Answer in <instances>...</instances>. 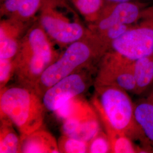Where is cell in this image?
Segmentation results:
<instances>
[{
	"label": "cell",
	"instance_id": "obj_1",
	"mask_svg": "<svg viewBox=\"0 0 153 153\" xmlns=\"http://www.w3.org/2000/svg\"><path fill=\"white\" fill-rule=\"evenodd\" d=\"M95 88L93 105L107 134L115 132L131 139L142 137L134 117V105L126 91L112 86Z\"/></svg>",
	"mask_w": 153,
	"mask_h": 153
},
{
	"label": "cell",
	"instance_id": "obj_2",
	"mask_svg": "<svg viewBox=\"0 0 153 153\" xmlns=\"http://www.w3.org/2000/svg\"><path fill=\"white\" fill-rule=\"evenodd\" d=\"M58 58L42 27L31 28L20 43L13 59L18 81L21 86L34 90L43 73Z\"/></svg>",
	"mask_w": 153,
	"mask_h": 153
},
{
	"label": "cell",
	"instance_id": "obj_3",
	"mask_svg": "<svg viewBox=\"0 0 153 153\" xmlns=\"http://www.w3.org/2000/svg\"><path fill=\"white\" fill-rule=\"evenodd\" d=\"M107 48L94 34L69 44L64 52L45 69L34 91L42 98L45 92L66 76L90 68Z\"/></svg>",
	"mask_w": 153,
	"mask_h": 153
},
{
	"label": "cell",
	"instance_id": "obj_4",
	"mask_svg": "<svg viewBox=\"0 0 153 153\" xmlns=\"http://www.w3.org/2000/svg\"><path fill=\"white\" fill-rule=\"evenodd\" d=\"M33 89L23 86L1 89V118L9 119L21 136L40 129L44 120V105Z\"/></svg>",
	"mask_w": 153,
	"mask_h": 153
},
{
	"label": "cell",
	"instance_id": "obj_5",
	"mask_svg": "<svg viewBox=\"0 0 153 153\" xmlns=\"http://www.w3.org/2000/svg\"><path fill=\"white\" fill-rule=\"evenodd\" d=\"M113 52L130 61L153 54V9L146 11L144 19L133 25L110 45Z\"/></svg>",
	"mask_w": 153,
	"mask_h": 153
},
{
	"label": "cell",
	"instance_id": "obj_6",
	"mask_svg": "<svg viewBox=\"0 0 153 153\" xmlns=\"http://www.w3.org/2000/svg\"><path fill=\"white\" fill-rule=\"evenodd\" d=\"M90 68L66 76L49 88L42 97L45 109L54 112L69 100L85 93L90 83Z\"/></svg>",
	"mask_w": 153,
	"mask_h": 153
},
{
	"label": "cell",
	"instance_id": "obj_7",
	"mask_svg": "<svg viewBox=\"0 0 153 153\" xmlns=\"http://www.w3.org/2000/svg\"><path fill=\"white\" fill-rule=\"evenodd\" d=\"M132 62L112 52L103 61L95 86H112L126 92L137 93Z\"/></svg>",
	"mask_w": 153,
	"mask_h": 153
},
{
	"label": "cell",
	"instance_id": "obj_8",
	"mask_svg": "<svg viewBox=\"0 0 153 153\" xmlns=\"http://www.w3.org/2000/svg\"><path fill=\"white\" fill-rule=\"evenodd\" d=\"M98 118L93 105L82 98L71 116L62 121V134L88 142L101 131Z\"/></svg>",
	"mask_w": 153,
	"mask_h": 153
},
{
	"label": "cell",
	"instance_id": "obj_9",
	"mask_svg": "<svg viewBox=\"0 0 153 153\" xmlns=\"http://www.w3.org/2000/svg\"><path fill=\"white\" fill-rule=\"evenodd\" d=\"M146 11L141 5L133 1L112 4L103 8L94 22V33L102 32L117 25L133 26L143 18Z\"/></svg>",
	"mask_w": 153,
	"mask_h": 153
},
{
	"label": "cell",
	"instance_id": "obj_10",
	"mask_svg": "<svg viewBox=\"0 0 153 153\" xmlns=\"http://www.w3.org/2000/svg\"><path fill=\"white\" fill-rule=\"evenodd\" d=\"M40 25L48 36L63 45L71 44L88 35L80 23L49 12L42 16Z\"/></svg>",
	"mask_w": 153,
	"mask_h": 153
},
{
	"label": "cell",
	"instance_id": "obj_11",
	"mask_svg": "<svg viewBox=\"0 0 153 153\" xmlns=\"http://www.w3.org/2000/svg\"><path fill=\"white\" fill-rule=\"evenodd\" d=\"M21 153H60L58 142L49 132L39 129L21 136Z\"/></svg>",
	"mask_w": 153,
	"mask_h": 153
},
{
	"label": "cell",
	"instance_id": "obj_12",
	"mask_svg": "<svg viewBox=\"0 0 153 153\" xmlns=\"http://www.w3.org/2000/svg\"><path fill=\"white\" fill-rule=\"evenodd\" d=\"M134 117L142 138L153 147V93L134 105Z\"/></svg>",
	"mask_w": 153,
	"mask_h": 153
},
{
	"label": "cell",
	"instance_id": "obj_13",
	"mask_svg": "<svg viewBox=\"0 0 153 153\" xmlns=\"http://www.w3.org/2000/svg\"><path fill=\"white\" fill-rule=\"evenodd\" d=\"M21 28L9 23H1L0 27V59H13L20 46L18 40Z\"/></svg>",
	"mask_w": 153,
	"mask_h": 153
},
{
	"label": "cell",
	"instance_id": "obj_14",
	"mask_svg": "<svg viewBox=\"0 0 153 153\" xmlns=\"http://www.w3.org/2000/svg\"><path fill=\"white\" fill-rule=\"evenodd\" d=\"M132 69L137 93H142L153 82V54L133 61Z\"/></svg>",
	"mask_w": 153,
	"mask_h": 153
},
{
	"label": "cell",
	"instance_id": "obj_15",
	"mask_svg": "<svg viewBox=\"0 0 153 153\" xmlns=\"http://www.w3.org/2000/svg\"><path fill=\"white\" fill-rule=\"evenodd\" d=\"M0 153H21V137L13 128V124L7 119L1 118Z\"/></svg>",
	"mask_w": 153,
	"mask_h": 153
},
{
	"label": "cell",
	"instance_id": "obj_16",
	"mask_svg": "<svg viewBox=\"0 0 153 153\" xmlns=\"http://www.w3.org/2000/svg\"><path fill=\"white\" fill-rule=\"evenodd\" d=\"M79 12L88 21L95 22L103 7V0H74Z\"/></svg>",
	"mask_w": 153,
	"mask_h": 153
},
{
	"label": "cell",
	"instance_id": "obj_17",
	"mask_svg": "<svg viewBox=\"0 0 153 153\" xmlns=\"http://www.w3.org/2000/svg\"><path fill=\"white\" fill-rule=\"evenodd\" d=\"M109 138L112 153H138L139 150L134 146L131 138L126 135L117 133L107 134ZM140 153V152H139Z\"/></svg>",
	"mask_w": 153,
	"mask_h": 153
},
{
	"label": "cell",
	"instance_id": "obj_18",
	"mask_svg": "<svg viewBox=\"0 0 153 153\" xmlns=\"http://www.w3.org/2000/svg\"><path fill=\"white\" fill-rule=\"evenodd\" d=\"M58 146L60 153H88V142L65 135L59 139Z\"/></svg>",
	"mask_w": 153,
	"mask_h": 153
},
{
	"label": "cell",
	"instance_id": "obj_19",
	"mask_svg": "<svg viewBox=\"0 0 153 153\" xmlns=\"http://www.w3.org/2000/svg\"><path fill=\"white\" fill-rule=\"evenodd\" d=\"M88 153H112L111 145L107 134L102 131L88 142Z\"/></svg>",
	"mask_w": 153,
	"mask_h": 153
},
{
	"label": "cell",
	"instance_id": "obj_20",
	"mask_svg": "<svg viewBox=\"0 0 153 153\" xmlns=\"http://www.w3.org/2000/svg\"><path fill=\"white\" fill-rule=\"evenodd\" d=\"M42 0H20L16 14L21 19H29L36 13Z\"/></svg>",
	"mask_w": 153,
	"mask_h": 153
},
{
	"label": "cell",
	"instance_id": "obj_21",
	"mask_svg": "<svg viewBox=\"0 0 153 153\" xmlns=\"http://www.w3.org/2000/svg\"><path fill=\"white\" fill-rule=\"evenodd\" d=\"M13 59H0V87L1 89L5 88L9 82L11 75L14 74Z\"/></svg>",
	"mask_w": 153,
	"mask_h": 153
},
{
	"label": "cell",
	"instance_id": "obj_22",
	"mask_svg": "<svg viewBox=\"0 0 153 153\" xmlns=\"http://www.w3.org/2000/svg\"><path fill=\"white\" fill-rule=\"evenodd\" d=\"M20 0H5L4 8L9 13L16 14L18 10Z\"/></svg>",
	"mask_w": 153,
	"mask_h": 153
},
{
	"label": "cell",
	"instance_id": "obj_23",
	"mask_svg": "<svg viewBox=\"0 0 153 153\" xmlns=\"http://www.w3.org/2000/svg\"><path fill=\"white\" fill-rule=\"evenodd\" d=\"M103 1L108 2L109 4H117V3H121V2H126L132 1V0H103Z\"/></svg>",
	"mask_w": 153,
	"mask_h": 153
}]
</instances>
